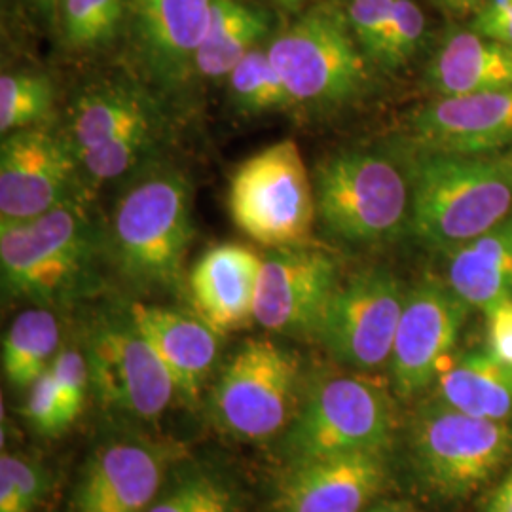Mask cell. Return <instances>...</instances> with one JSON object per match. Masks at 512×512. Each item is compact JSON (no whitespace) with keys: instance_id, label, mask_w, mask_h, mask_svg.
Returning a JSON list of instances; mask_svg holds the SVG:
<instances>
[{"instance_id":"1","label":"cell","mask_w":512,"mask_h":512,"mask_svg":"<svg viewBox=\"0 0 512 512\" xmlns=\"http://www.w3.org/2000/svg\"><path fill=\"white\" fill-rule=\"evenodd\" d=\"M408 175L412 232L433 249L450 253L512 215V158L420 150Z\"/></svg>"},{"instance_id":"2","label":"cell","mask_w":512,"mask_h":512,"mask_svg":"<svg viewBox=\"0 0 512 512\" xmlns=\"http://www.w3.org/2000/svg\"><path fill=\"white\" fill-rule=\"evenodd\" d=\"M192 236L190 186L175 169H150L114 203L110 251L118 270L143 287L181 281Z\"/></svg>"},{"instance_id":"3","label":"cell","mask_w":512,"mask_h":512,"mask_svg":"<svg viewBox=\"0 0 512 512\" xmlns=\"http://www.w3.org/2000/svg\"><path fill=\"white\" fill-rule=\"evenodd\" d=\"M313 188L319 219L349 243L389 241L410 224V175L378 150L351 148L325 158Z\"/></svg>"},{"instance_id":"4","label":"cell","mask_w":512,"mask_h":512,"mask_svg":"<svg viewBox=\"0 0 512 512\" xmlns=\"http://www.w3.org/2000/svg\"><path fill=\"white\" fill-rule=\"evenodd\" d=\"M95 236L84 209L67 200L19 222H0L4 293L40 308L71 298L88 279Z\"/></svg>"},{"instance_id":"5","label":"cell","mask_w":512,"mask_h":512,"mask_svg":"<svg viewBox=\"0 0 512 512\" xmlns=\"http://www.w3.org/2000/svg\"><path fill=\"white\" fill-rule=\"evenodd\" d=\"M294 105L340 107L365 92L368 57L351 31L346 8L323 2L294 19L266 48Z\"/></svg>"},{"instance_id":"6","label":"cell","mask_w":512,"mask_h":512,"mask_svg":"<svg viewBox=\"0 0 512 512\" xmlns=\"http://www.w3.org/2000/svg\"><path fill=\"white\" fill-rule=\"evenodd\" d=\"M395 435V408L380 385L357 376H325L306 391L281 452L289 463L378 452Z\"/></svg>"},{"instance_id":"7","label":"cell","mask_w":512,"mask_h":512,"mask_svg":"<svg viewBox=\"0 0 512 512\" xmlns=\"http://www.w3.org/2000/svg\"><path fill=\"white\" fill-rule=\"evenodd\" d=\"M410 459L421 482L444 499L478 492L512 458V425L463 414L437 401L410 423Z\"/></svg>"},{"instance_id":"8","label":"cell","mask_w":512,"mask_h":512,"mask_svg":"<svg viewBox=\"0 0 512 512\" xmlns=\"http://www.w3.org/2000/svg\"><path fill=\"white\" fill-rule=\"evenodd\" d=\"M302 365L293 349L266 338L247 340L211 391V418L239 440H268L287 431L300 406Z\"/></svg>"},{"instance_id":"9","label":"cell","mask_w":512,"mask_h":512,"mask_svg":"<svg viewBox=\"0 0 512 512\" xmlns=\"http://www.w3.org/2000/svg\"><path fill=\"white\" fill-rule=\"evenodd\" d=\"M228 207L239 230L264 247L308 245L317 205L296 141H277L239 165Z\"/></svg>"},{"instance_id":"10","label":"cell","mask_w":512,"mask_h":512,"mask_svg":"<svg viewBox=\"0 0 512 512\" xmlns=\"http://www.w3.org/2000/svg\"><path fill=\"white\" fill-rule=\"evenodd\" d=\"M406 293L387 270H366L338 285L315 336L330 355L355 370H376L391 351Z\"/></svg>"},{"instance_id":"11","label":"cell","mask_w":512,"mask_h":512,"mask_svg":"<svg viewBox=\"0 0 512 512\" xmlns=\"http://www.w3.org/2000/svg\"><path fill=\"white\" fill-rule=\"evenodd\" d=\"M86 359L97 401L118 416L158 420L177 393L169 372L129 317L93 330Z\"/></svg>"},{"instance_id":"12","label":"cell","mask_w":512,"mask_h":512,"mask_svg":"<svg viewBox=\"0 0 512 512\" xmlns=\"http://www.w3.org/2000/svg\"><path fill=\"white\" fill-rule=\"evenodd\" d=\"M469 308L439 281H423L406 293L389 361L401 397H416L435 382L458 344Z\"/></svg>"},{"instance_id":"13","label":"cell","mask_w":512,"mask_h":512,"mask_svg":"<svg viewBox=\"0 0 512 512\" xmlns=\"http://www.w3.org/2000/svg\"><path fill=\"white\" fill-rule=\"evenodd\" d=\"M338 266L308 245L283 247L262 258L255 321L287 336L313 334L338 289Z\"/></svg>"},{"instance_id":"14","label":"cell","mask_w":512,"mask_h":512,"mask_svg":"<svg viewBox=\"0 0 512 512\" xmlns=\"http://www.w3.org/2000/svg\"><path fill=\"white\" fill-rule=\"evenodd\" d=\"M73 148L44 129L8 133L0 147V220L35 219L71 200Z\"/></svg>"},{"instance_id":"15","label":"cell","mask_w":512,"mask_h":512,"mask_svg":"<svg viewBox=\"0 0 512 512\" xmlns=\"http://www.w3.org/2000/svg\"><path fill=\"white\" fill-rule=\"evenodd\" d=\"M213 0H126L131 42L148 78L179 92L196 73V55L211 19Z\"/></svg>"},{"instance_id":"16","label":"cell","mask_w":512,"mask_h":512,"mask_svg":"<svg viewBox=\"0 0 512 512\" xmlns=\"http://www.w3.org/2000/svg\"><path fill=\"white\" fill-rule=\"evenodd\" d=\"M171 450L145 439H112L84 465L74 512H148L164 490Z\"/></svg>"},{"instance_id":"17","label":"cell","mask_w":512,"mask_h":512,"mask_svg":"<svg viewBox=\"0 0 512 512\" xmlns=\"http://www.w3.org/2000/svg\"><path fill=\"white\" fill-rule=\"evenodd\" d=\"M385 484L378 452L294 461L277 480L274 512H365Z\"/></svg>"},{"instance_id":"18","label":"cell","mask_w":512,"mask_h":512,"mask_svg":"<svg viewBox=\"0 0 512 512\" xmlns=\"http://www.w3.org/2000/svg\"><path fill=\"white\" fill-rule=\"evenodd\" d=\"M410 129L423 152L490 154L512 143V88L440 97L412 116Z\"/></svg>"},{"instance_id":"19","label":"cell","mask_w":512,"mask_h":512,"mask_svg":"<svg viewBox=\"0 0 512 512\" xmlns=\"http://www.w3.org/2000/svg\"><path fill=\"white\" fill-rule=\"evenodd\" d=\"M128 317L162 361L177 393L184 401L196 403L217 363L220 332L198 315L143 302L131 304Z\"/></svg>"},{"instance_id":"20","label":"cell","mask_w":512,"mask_h":512,"mask_svg":"<svg viewBox=\"0 0 512 512\" xmlns=\"http://www.w3.org/2000/svg\"><path fill=\"white\" fill-rule=\"evenodd\" d=\"M262 258L245 245L222 243L209 249L190 272V298L198 317L226 334L255 321Z\"/></svg>"},{"instance_id":"21","label":"cell","mask_w":512,"mask_h":512,"mask_svg":"<svg viewBox=\"0 0 512 512\" xmlns=\"http://www.w3.org/2000/svg\"><path fill=\"white\" fill-rule=\"evenodd\" d=\"M133 135H160V112L143 88L122 80H101L74 97L67 141L74 156Z\"/></svg>"},{"instance_id":"22","label":"cell","mask_w":512,"mask_h":512,"mask_svg":"<svg viewBox=\"0 0 512 512\" xmlns=\"http://www.w3.org/2000/svg\"><path fill=\"white\" fill-rule=\"evenodd\" d=\"M427 84L440 97L511 90L512 46L473 29L454 31L431 57Z\"/></svg>"},{"instance_id":"23","label":"cell","mask_w":512,"mask_h":512,"mask_svg":"<svg viewBox=\"0 0 512 512\" xmlns=\"http://www.w3.org/2000/svg\"><path fill=\"white\" fill-rule=\"evenodd\" d=\"M448 255V285L471 308L488 313L512 300V215Z\"/></svg>"},{"instance_id":"24","label":"cell","mask_w":512,"mask_h":512,"mask_svg":"<svg viewBox=\"0 0 512 512\" xmlns=\"http://www.w3.org/2000/svg\"><path fill=\"white\" fill-rule=\"evenodd\" d=\"M440 403L484 420H512V366L490 351L459 355L437 376Z\"/></svg>"},{"instance_id":"25","label":"cell","mask_w":512,"mask_h":512,"mask_svg":"<svg viewBox=\"0 0 512 512\" xmlns=\"http://www.w3.org/2000/svg\"><path fill=\"white\" fill-rule=\"evenodd\" d=\"M268 12L245 0H213L211 19L196 55V74L203 78H228L241 59L270 33Z\"/></svg>"},{"instance_id":"26","label":"cell","mask_w":512,"mask_h":512,"mask_svg":"<svg viewBox=\"0 0 512 512\" xmlns=\"http://www.w3.org/2000/svg\"><path fill=\"white\" fill-rule=\"evenodd\" d=\"M59 353V323L48 308L21 311L2 338V372L18 389H29Z\"/></svg>"},{"instance_id":"27","label":"cell","mask_w":512,"mask_h":512,"mask_svg":"<svg viewBox=\"0 0 512 512\" xmlns=\"http://www.w3.org/2000/svg\"><path fill=\"white\" fill-rule=\"evenodd\" d=\"M63 42L80 52L109 46L126 25V0H55Z\"/></svg>"},{"instance_id":"28","label":"cell","mask_w":512,"mask_h":512,"mask_svg":"<svg viewBox=\"0 0 512 512\" xmlns=\"http://www.w3.org/2000/svg\"><path fill=\"white\" fill-rule=\"evenodd\" d=\"M228 90L234 105L245 112H270L291 109L293 97L268 57V52L256 48L236 69L228 74Z\"/></svg>"},{"instance_id":"29","label":"cell","mask_w":512,"mask_h":512,"mask_svg":"<svg viewBox=\"0 0 512 512\" xmlns=\"http://www.w3.org/2000/svg\"><path fill=\"white\" fill-rule=\"evenodd\" d=\"M54 105L52 82L42 74L4 73L0 78V131L35 128Z\"/></svg>"},{"instance_id":"30","label":"cell","mask_w":512,"mask_h":512,"mask_svg":"<svg viewBox=\"0 0 512 512\" xmlns=\"http://www.w3.org/2000/svg\"><path fill=\"white\" fill-rule=\"evenodd\" d=\"M148 512H238L234 495L217 476L194 471L158 495Z\"/></svg>"},{"instance_id":"31","label":"cell","mask_w":512,"mask_h":512,"mask_svg":"<svg viewBox=\"0 0 512 512\" xmlns=\"http://www.w3.org/2000/svg\"><path fill=\"white\" fill-rule=\"evenodd\" d=\"M427 19L416 0H395L393 18L372 59L374 65L395 71L408 65L420 52L425 40Z\"/></svg>"},{"instance_id":"32","label":"cell","mask_w":512,"mask_h":512,"mask_svg":"<svg viewBox=\"0 0 512 512\" xmlns=\"http://www.w3.org/2000/svg\"><path fill=\"white\" fill-rule=\"evenodd\" d=\"M23 416L33 431L44 437L61 435L65 429H69V425H73L61 403L50 368L27 389Z\"/></svg>"},{"instance_id":"33","label":"cell","mask_w":512,"mask_h":512,"mask_svg":"<svg viewBox=\"0 0 512 512\" xmlns=\"http://www.w3.org/2000/svg\"><path fill=\"white\" fill-rule=\"evenodd\" d=\"M50 370L54 374L55 385H57L61 403L65 406V412L71 423H74L82 414L86 395L92 389L88 359L78 349H59Z\"/></svg>"},{"instance_id":"34","label":"cell","mask_w":512,"mask_h":512,"mask_svg":"<svg viewBox=\"0 0 512 512\" xmlns=\"http://www.w3.org/2000/svg\"><path fill=\"white\" fill-rule=\"evenodd\" d=\"M0 476L12 484L21 512H35L50 488L46 469L35 459L25 456L4 452L0 458Z\"/></svg>"},{"instance_id":"35","label":"cell","mask_w":512,"mask_h":512,"mask_svg":"<svg viewBox=\"0 0 512 512\" xmlns=\"http://www.w3.org/2000/svg\"><path fill=\"white\" fill-rule=\"evenodd\" d=\"M393 10L395 0H349L346 6L351 31L370 63L393 18Z\"/></svg>"},{"instance_id":"36","label":"cell","mask_w":512,"mask_h":512,"mask_svg":"<svg viewBox=\"0 0 512 512\" xmlns=\"http://www.w3.org/2000/svg\"><path fill=\"white\" fill-rule=\"evenodd\" d=\"M471 29L482 37L512 46V0H484L473 14Z\"/></svg>"},{"instance_id":"37","label":"cell","mask_w":512,"mask_h":512,"mask_svg":"<svg viewBox=\"0 0 512 512\" xmlns=\"http://www.w3.org/2000/svg\"><path fill=\"white\" fill-rule=\"evenodd\" d=\"M488 342L490 353L512 366V300H505L488 311Z\"/></svg>"},{"instance_id":"38","label":"cell","mask_w":512,"mask_h":512,"mask_svg":"<svg viewBox=\"0 0 512 512\" xmlns=\"http://www.w3.org/2000/svg\"><path fill=\"white\" fill-rule=\"evenodd\" d=\"M484 512H512V471L490 494Z\"/></svg>"},{"instance_id":"39","label":"cell","mask_w":512,"mask_h":512,"mask_svg":"<svg viewBox=\"0 0 512 512\" xmlns=\"http://www.w3.org/2000/svg\"><path fill=\"white\" fill-rule=\"evenodd\" d=\"M450 12L465 16V14H475L476 10L484 4V0H440Z\"/></svg>"},{"instance_id":"40","label":"cell","mask_w":512,"mask_h":512,"mask_svg":"<svg viewBox=\"0 0 512 512\" xmlns=\"http://www.w3.org/2000/svg\"><path fill=\"white\" fill-rule=\"evenodd\" d=\"M365 512H418L406 503H395V501H384L378 505L368 507Z\"/></svg>"},{"instance_id":"41","label":"cell","mask_w":512,"mask_h":512,"mask_svg":"<svg viewBox=\"0 0 512 512\" xmlns=\"http://www.w3.org/2000/svg\"><path fill=\"white\" fill-rule=\"evenodd\" d=\"M277 2H287V4H298V2H304V0H277Z\"/></svg>"},{"instance_id":"42","label":"cell","mask_w":512,"mask_h":512,"mask_svg":"<svg viewBox=\"0 0 512 512\" xmlns=\"http://www.w3.org/2000/svg\"><path fill=\"white\" fill-rule=\"evenodd\" d=\"M40 2H44V4H48V6H55V0H40Z\"/></svg>"}]
</instances>
